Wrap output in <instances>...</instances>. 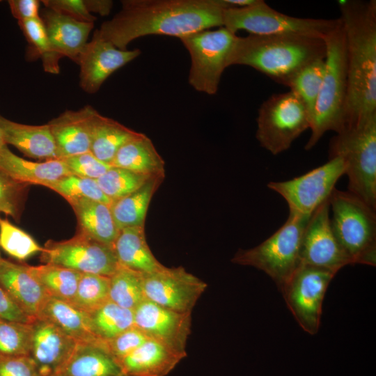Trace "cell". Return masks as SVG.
<instances>
[{
    "label": "cell",
    "instance_id": "cell-1",
    "mask_svg": "<svg viewBox=\"0 0 376 376\" xmlns=\"http://www.w3.org/2000/svg\"><path fill=\"white\" fill-rule=\"evenodd\" d=\"M224 0H123L121 8L95 31L120 49L141 37L161 35L180 38L223 26Z\"/></svg>",
    "mask_w": 376,
    "mask_h": 376
},
{
    "label": "cell",
    "instance_id": "cell-2",
    "mask_svg": "<svg viewBox=\"0 0 376 376\" xmlns=\"http://www.w3.org/2000/svg\"><path fill=\"white\" fill-rule=\"evenodd\" d=\"M338 5L347 58L346 127L376 113V1L345 0Z\"/></svg>",
    "mask_w": 376,
    "mask_h": 376
},
{
    "label": "cell",
    "instance_id": "cell-3",
    "mask_svg": "<svg viewBox=\"0 0 376 376\" xmlns=\"http://www.w3.org/2000/svg\"><path fill=\"white\" fill-rule=\"evenodd\" d=\"M324 38L304 33L249 34L237 36L228 58V66L254 68L274 81L288 86L300 70L324 59Z\"/></svg>",
    "mask_w": 376,
    "mask_h": 376
},
{
    "label": "cell",
    "instance_id": "cell-4",
    "mask_svg": "<svg viewBox=\"0 0 376 376\" xmlns=\"http://www.w3.org/2000/svg\"><path fill=\"white\" fill-rule=\"evenodd\" d=\"M325 74L311 123V136L305 146L312 149L328 131L336 134L345 127L347 70L342 23L324 37Z\"/></svg>",
    "mask_w": 376,
    "mask_h": 376
},
{
    "label": "cell",
    "instance_id": "cell-5",
    "mask_svg": "<svg viewBox=\"0 0 376 376\" xmlns=\"http://www.w3.org/2000/svg\"><path fill=\"white\" fill-rule=\"evenodd\" d=\"M329 148V158L345 164L348 191L376 210V113L345 127Z\"/></svg>",
    "mask_w": 376,
    "mask_h": 376
},
{
    "label": "cell",
    "instance_id": "cell-6",
    "mask_svg": "<svg viewBox=\"0 0 376 376\" xmlns=\"http://www.w3.org/2000/svg\"><path fill=\"white\" fill-rule=\"evenodd\" d=\"M332 230L354 264L376 265V213L349 191L334 189L329 198Z\"/></svg>",
    "mask_w": 376,
    "mask_h": 376
},
{
    "label": "cell",
    "instance_id": "cell-7",
    "mask_svg": "<svg viewBox=\"0 0 376 376\" xmlns=\"http://www.w3.org/2000/svg\"><path fill=\"white\" fill-rule=\"evenodd\" d=\"M310 217L289 212L273 235L253 248L239 249L231 261L264 272L281 290L301 264V242Z\"/></svg>",
    "mask_w": 376,
    "mask_h": 376
},
{
    "label": "cell",
    "instance_id": "cell-8",
    "mask_svg": "<svg viewBox=\"0 0 376 376\" xmlns=\"http://www.w3.org/2000/svg\"><path fill=\"white\" fill-rule=\"evenodd\" d=\"M256 121L258 141L274 155L289 149L311 126L303 101L292 91L274 94L264 101L258 109Z\"/></svg>",
    "mask_w": 376,
    "mask_h": 376
},
{
    "label": "cell",
    "instance_id": "cell-9",
    "mask_svg": "<svg viewBox=\"0 0 376 376\" xmlns=\"http://www.w3.org/2000/svg\"><path fill=\"white\" fill-rule=\"evenodd\" d=\"M237 37L221 26L180 38L191 57L188 82L196 91L207 95L217 93Z\"/></svg>",
    "mask_w": 376,
    "mask_h": 376
},
{
    "label": "cell",
    "instance_id": "cell-10",
    "mask_svg": "<svg viewBox=\"0 0 376 376\" xmlns=\"http://www.w3.org/2000/svg\"><path fill=\"white\" fill-rule=\"evenodd\" d=\"M340 23V18L290 16L274 10L263 0L247 7L226 8L223 14V26L234 33L244 30L253 35L295 33L324 38Z\"/></svg>",
    "mask_w": 376,
    "mask_h": 376
},
{
    "label": "cell",
    "instance_id": "cell-11",
    "mask_svg": "<svg viewBox=\"0 0 376 376\" xmlns=\"http://www.w3.org/2000/svg\"><path fill=\"white\" fill-rule=\"evenodd\" d=\"M335 275L326 269L300 264L280 290L299 325L311 335L318 332L325 292Z\"/></svg>",
    "mask_w": 376,
    "mask_h": 376
},
{
    "label": "cell",
    "instance_id": "cell-12",
    "mask_svg": "<svg viewBox=\"0 0 376 376\" xmlns=\"http://www.w3.org/2000/svg\"><path fill=\"white\" fill-rule=\"evenodd\" d=\"M345 173L340 157L329 161L308 173L286 181L269 182L267 187L286 201L289 212L304 216L312 213L327 200L338 179Z\"/></svg>",
    "mask_w": 376,
    "mask_h": 376
},
{
    "label": "cell",
    "instance_id": "cell-13",
    "mask_svg": "<svg viewBox=\"0 0 376 376\" xmlns=\"http://www.w3.org/2000/svg\"><path fill=\"white\" fill-rule=\"evenodd\" d=\"M44 263L66 267L81 274L110 277L120 267L112 245L76 233L63 241L49 240L41 252Z\"/></svg>",
    "mask_w": 376,
    "mask_h": 376
},
{
    "label": "cell",
    "instance_id": "cell-14",
    "mask_svg": "<svg viewBox=\"0 0 376 376\" xmlns=\"http://www.w3.org/2000/svg\"><path fill=\"white\" fill-rule=\"evenodd\" d=\"M145 298L162 307L180 313H191L207 284L182 267H167L142 274Z\"/></svg>",
    "mask_w": 376,
    "mask_h": 376
},
{
    "label": "cell",
    "instance_id": "cell-15",
    "mask_svg": "<svg viewBox=\"0 0 376 376\" xmlns=\"http://www.w3.org/2000/svg\"><path fill=\"white\" fill-rule=\"evenodd\" d=\"M301 264L337 273L353 263L338 242L331 226L329 198L311 215L304 229L299 252Z\"/></svg>",
    "mask_w": 376,
    "mask_h": 376
},
{
    "label": "cell",
    "instance_id": "cell-16",
    "mask_svg": "<svg viewBox=\"0 0 376 376\" xmlns=\"http://www.w3.org/2000/svg\"><path fill=\"white\" fill-rule=\"evenodd\" d=\"M134 326L148 338L187 356L191 313L177 312L145 299L134 310Z\"/></svg>",
    "mask_w": 376,
    "mask_h": 376
},
{
    "label": "cell",
    "instance_id": "cell-17",
    "mask_svg": "<svg viewBox=\"0 0 376 376\" xmlns=\"http://www.w3.org/2000/svg\"><path fill=\"white\" fill-rule=\"evenodd\" d=\"M140 54L139 49H118L95 31L77 63L80 67V87L86 93H96L109 76Z\"/></svg>",
    "mask_w": 376,
    "mask_h": 376
},
{
    "label": "cell",
    "instance_id": "cell-18",
    "mask_svg": "<svg viewBox=\"0 0 376 376\" xmlns=\"http://www.w3.org/2000/svg\"><path fill=\"white\" fill-rule=\"evenodd\" d=\"M31 325L28 357L40 376H57L78 342L45 318L36 317Z\"/></svg>",
    "mask_w": 376,
    "mask_h": 376
},
{
    "label": "cell",
    "instance_id": "cell-19",
    "mask_svg": "<svg viewBox=\"0 0 376 376\" xmlns=\"http://www.w3.org/2000/svg\"><path fill=\"white\" fill-rule=\"evenodd\" d=\"M96 110L90 105L66 110L47 123L59 159L90 152L92 119Z\"/></svg>",
    "mask_w": 376,
    "mask_h": 376
},
{
    "label": "cell",
    "instance_id": "cell-20",
    "mask_svg": "<svg viewBox=\"0 0 376 376\" xmlns=\"http://www.w3.org/2000/svg\"><path fill=\"white\" fill-rule=\"evenodd\" d=\"M40 17L52 49L77 63L94 23L81 22L45 7Z\"/></svg>",
    "mask_w": 376,
    "mask_h": 376
},
{
    "label": "cell",
    "instance_id": "cell-21",
    "mask_svg": "<svg viewBox=\"0 0 376 376\" xmlns=\"http://www.w3.org/2000/svg\"><path fill=\"white\" fill-rule=\"evenodd\" d=\"M0 285L26 315L32 318L38 317L47 295L29 272L27 265L1 258Z\"/></svg>",
    "mask_w": 376,
    "mask_h": 376
},
{
    "label": "cell",
    "instance_id": "cell-22",
    "mask_svg": "<svg viewBox=\"0 0 376 376\" xmlns=\"http://www.w3.org/2000/svg\"><path fill=\"white\" fill-rule=\"evenodd\" d=\"M186 356L148 338L118 361L125 376H166Z\"/></svg>",
    "mask_w": 376,
    "mask_h": 376
},
{
    "label": "cell",
    "instance_id": "cell-23",
    "mask_svg": "<svg viewBox=\"0 0 376 376\" xmlns=\"http://www.w3.org/2000/svg\"><path fill=\"white\" fill-rule=\"evenodd\" d=\"M0 130L6 144L26 156L38 159H59L48 124L31 125L17 123L0 114Z\"/></svg>",
    "mask_w": 376,
    "mask_h": 376
},
{
    "label": "cell",
    "instance_id": "cell-24",
    "mask_svg": "<svg viewBox=\"0 0 376 376\" xmlns=\"http://www.w3.org/2000/svg\"><path fill=\"white\" fill-rule=\"evenodd\" d=\"M0 170L19 182L44 187L72 175L61 159L42 162L27 160L14 154L7 145L0 150Z\"/></svg>",
    "mask_w": 376,
    "mask_h": 376
},
{
    "label": "cell",
    "instance_id": "cell-25",
    "mask_svg": "<svg viewBox=\"0 0 376 376\" xmlns=\"http://www.w3.org/2000/svg\"><path fill=\"white\" fill-rule=\"evenodd\" d=\"M121 368L104 342L77 343L57 376H121Z\"/></svg>",
    "mask_w": 376,
    "mask_h": 376
},
{
    "label": "cell",
    "instance_id": "cell-26",
    "mask_svg": "<svg viewBox=\"0 0 376 376\" xmlns=\"http://www.w3.org/2000/svg\"><path fill=\"white\" fill-rule=\"evenodd\" d=\"M113 247L120 266L140 274L153 273L165 267L150 251L146 242L144 226L120 230Z\"/></svg>",
    "mask_w": 376,
    "mask_h": 376
},
{
    "label": "cell",
    "instance_id": "cell-27",
    "mask_svg": "<svg viewBox=\"0 0 376 376\" xmlns=\"http://www.w3.org/2000/svg\"><path fill=\"white\" fill-rule=\"evenodd\" d=\"M68 203L77 220V233L113 246L120 230L109 205L87 198L72 200Z\"/></svg>",
    "mask_w": 376,
    "mask_h": 376
},
{
    "label": "cell",
    "instance_id": "cell-28",
    "mask_svg": "<svg viewBox=\"0 0 376 376\" xmlns=\"http://www.w3.org/2000/svg\"><path fill=\"white\" fill-rule=\"evenodd\" d=\"M110 165L150 176L165 177V162L151 139L139 132L117 151Z\"/></svg>",
    "mask_w": 376,
    "mask_h": 376
},
{
    "label": "cell",
    "instance_id": "cell-29",
    "mask_svg": "<svg viewBox=\"0 0 376 376\" xmlns=\"http://www.w3.org/2000/svg\"><path fill=\"white\" fill-rule=\"evenodd\" d=\"M38 317L51 321L78 343L102 341L92 332L88 313L69 301L47 296Z\"/></svg>",
    "mask_w": 376,
    "mask_h": 376
},
{
    "label": "cell",
    "instance_id": "cell-30",
    "mask_svg": "<svg viewBox=\"0 0 376 376\" xmlns=\"http://www.w3.org/2000/svg\"><path fill=\"white\" fill-rule=\"evenodd\" d=\"M164 177L154 176L132 193L113 200L110 210L118 228L144 226L150 201Z\"/></svg>",
    "mask_w": 376,
    "mask_h": 376
},
{
    "label": "cell",
    "instance_id": "cell-31",
    "mask_svg": "<svg viewBox=\"0 0 376 376\" xmlns=\"http://www.w3.org/2000/svg\"><path fill=\"white\" fill-rule=\"evenodd\" d=\"M139 133L96 111L92 119L90 152L110 165L119 148Z\"/></svg>",
    "mask_w": 376,
    "mask_h": 376
},
{
    "label": "cell",
    "instance_id": "cell-32",
    "mask_svg": "<svg viewBox=\"0 0 376 376\" xmlns=\"http://www.w3.org/2000/svg\"><path fill=\"white\" fill-rule=\"evenodd\" d=\"M27 269L47 296L71 302L81 273L48 263L36 266L27 265Z\"/></svg>",
    "mask_w": 376,
    "mask_h": 376
},
{
    "label": "cell",
    "instance_id": "cell-33",
    "mask_svg": "<svg viewBox=\"0 0 376 376\" xmlns=\"http://www.w3.org/2000/svg\"><path fill=\"white\" fill-rule=\"evenodd\" d=\"M88 314L92 332L102 341L111 340L134 326L133 311L110 300Z\"/></svg>",
    "mask_w": 376,
    "mask_h": 376
},
{
    "label": "cell",
    "instance_id": "cell-34",
    "mask_svg": "<svg viewBox=\"0 0 376 376\" xmlns=\"http://www.w3.org/2000/svg\"><path fill=\"white\" fill-rule=\"evenodd\" d=\"M109 299L123 308L133 311L146 299L142 274L120 265L109 277Z\"/></svg>",
    "mask_w": 376,
    "mask_h": 376
},
{
    "label": "cell",
    "instance_id": "cell-35",
    "mask_svg": "<svg viewBox=\"0 0 376 376\" xmlns=\"http://www.w3.org/2000/svg\"><path fill=\"white\" fill-rule=\"evenodd\" d=\"M18 25L27 40L31 56L41 59L43 68L47 72L58 74L59 60L62 57L52 49L40 17L19 21Z\"/></svg>",
    "mask_w": 376,
    "mask_h": 376
},
{
    "label": "cell",
    "instance_id": "cell-36",
    "mask_svg": "<svg viewBox=\"0 0 376 376\" xmlns=\"http://www.w3.org/2000/svg\"><path fill=\"white\" fill-rule=\"evenodd\" d=\"M325 58L317 60L300 70L288 84L303 101L311 123L325 74Z\"/></svg>",
    "mask_w": 376,
    "mask_h": 376
},
{
    "label": "cell",
    "instance_id": "cell-37",
    "mask_svg": "<svg viewBox=\"0 0 376 376\" xmlns=\"http://www.w3.org/2000/svg\"><path fill=\"white\" fill-rule=\"evenodd\" d=\"M154 176L111 166L96 182L111 201L136 191Z\"/></svg>",
    "mask_w": 376,
    "mask_h": 376
},
{
    "label": "cell",
    "instance_id": "cell-38",
    "mask_svg": "<svg viewBox=\"0 0 376 376\" xmlns=\"http://www.w3.org/2000/svg\"><path fill=\"white\" fill-rule=\"evenodd\" d=\"M109 277L95 274H81L70 303L89 313L109 300Z\"/></svg>",
    "mask_w": 376,
    "mask_h": 376
},
{
    "label": "cell",
    "instance_id": "cell-39",
    "mask_svg": "<svg viewBox=\"0 0 376 376\" xmlns=\"http://www.w3.org/2000/svg\"><path fill=\"white\" fill-rule=\"evenodd\" d=\"M0 246L10 256L24 260L42 252L41 247L27 233L0 217Z\"/></svg>",
    "mask_w": 376,
    "mask_h": 376
},
{
    "label": "cell",
    "instance_id": "cell-40",
    "mask_svg": "<svg viewBox=\"0 0 376 376\" xmlns=\"http://www.w3.org/2000/svg\"><path fill=\"white\" fill-rule=\"evenodd\" d=\"M46 187L62 196L68 202L80 198L91 199L108 205L111 202L94 179L69 175L49 184Z\"/></svg>",
    "mask_w": 376,
    "mask_h": 376
},
{
    "label": "cell",
    "instance_id": "cell-41",
    "mask_svg": "<svg viewBox=\"0 0 376 376\" xmlns=\"http://www.w3.org/2000/svg\"><path fill=\"white\" fill-rule=\"evenodd\" d=\"M31 338V325L0 318V355L28 356Z\"/></svg>",
    "mask_w": 376,
    "mask_h": 376
},
{
    "label": "cell",
    "instance_id": "cell-42",
    "mask_svg": "<svg viewBox=\"0 0 376 376\" xmlns=\"http://www.w3.org/2000/svg\"><path fill=\"white\" fill-rule=\"evenodd\" d=\"M27 187L0 170V212L18 221Z\"/></svg>",
    "mask_w": 376,
    "mask_h": 376
},
{
    "label": "cell",
    "instance_id": "cell-43",
    "mask_svg": "<svg viewBox=\"0 0 376 376\" xmlns=\"http://www.w3.org/2000/svg\"><path fill=\"white\" fill-rule=\"evenodd\" d=\"M61 159L72 175L94 180L103 175L111 167V165L98 159L91 152Z\"/></svg>",
    "mask_w": 376,
    "mask_h": 376
},
{
    "label": "cell",
    "instance_id": "cell-44",
    "mask_svg": "<svg viewBox=\"0 0 376 376\" xmlns=\"http://www.w3.org/2000/svg\"><path fill=\"white\" fill-rule=\"evenodd\" d=\"M148 338L134 326L104 341L108 352L118 362L144 343Z\"/></svg>",
    "mask_w": 376,
    "mask_h": 376
},
{
    "label": "cell",
    "instance_id": "cell-45",
    "mask_svg": "<svg viewBox=\"0 0 376 376\" xmlns=\"http://www.w3.org/2000/svg\"><path fill=\"white\" fill-rule=\"evenodd\" d=\"M45 8L52 9L75 19L94 23L96 17L87 10L84 0H42Z\"/></svg>",
    "mask_w": 376,
    "mask_h": 376
},
{
    "label": "cell",
    "instance_id": "cell-46",
    "mask_svg": "<svg viewBox=\"0 0 376 376\" xmlns=\"http://www.w3.org/2000/svg\"><path fill=\"white\" fill-rule=\"evenodd\" d=\"M0 376H40L28 356L0 355Z\"/></svg>",
    "mask_w": 376,
    "mask_h": 376
},
{
    "label": "cell",
    "instance_id": "cell-47",
    "mask_svg": "<svg viewBox=\"0 0 376 376\" xmlns=\"http://www.w3.org/2000/svg\"><path fill=\"white\" fill-rule=\"evenodd\" d=\"M0 318L23 323H29L34 319L21 310L10 299L1 285Z\"/></svg>",
    "mask_w": 376,
    "mask_h": 376
},
{
    "label": "cell",
    "instance_id": "cell-48",
    "mask_svg": "<svg viewBox=\"0 0 376 376\" xmlns=\"http://www.w3.org/2000/svg\"><path fill=\"white\" fill-rule=\"evenodd\" d=\"M8 3L13 16L18 22L40 17V1L9 0Z\"/></svg>",
    "mask_w": 376,
    "mask_h": 376
},
{
    "label": "cell",
    "instance_id": "cell-49",
    "mask_svg": "<svg viewBox=\"0 0 376 376\" xmlns=\"http://www.w3.org/2000/svg\"><path fill=\"white\" fill-rule=\"evenodd\" d=\"M87 10L101 16L108 15L112 8L113 1L110 0H84Z\"/></svg>",
    "mask_w": 376,
    "mask_h": 376
},
{
    "label": "cell",
    "instance_id": "cell-50",
    "mask_svg": "<svg viewBox=\"0 0 376 376\" xmlns=\"http://www.w3.org/2000/svg\"><path fill=\"white\" fill-rule=\"evenodd\" d=\"M259 0H224L229 8H244L252 6Z\"/></svg>",
    "mask_w": 376,
    "mask_h": 376
},
{
    "label": "cell",
    "instance_id": "cell-51",
    "mask_svg": "<svg viewBox=\"0 0 376 376\" xmlns=\"http://www.w3.org/2000/svg\"><path fill=\"white\" fill-rule=\"evenodd\" d=\"M6 145L5 141H4V139H3V135H2V133H1V131L0 130V150H1V148L5 146Z\"/></svg>",
    "mask_w": 376,
    "mask_h": 376
},
{
    "label": "cell",
    "instance_id": "cell-52",
    "mask_svg": "<svg viewBox=\"0 0 376 376\" xmlns=\"http://www.w3.org/2000/svg\"><path fill=\"white\" fill-rule=\"evenodd\" d=\"M1 258V254H0V258Z\"/></svg>",
    "mask_w": 376,
    "mask_h": 376
},
{
    "label": "cell",
    "instance_id": "cell-53",
    "mask_svg": "<svg viewBox=\"0 0 376 376\" xmlns=\"http://www.w3.org/2000/svg\"><path fill=\"white\" fill-rule=\"evenodd\" d=\"M121 376H125V375H121Z\"/></svg>",
    "mask_w": 376,
    "mask_h": 376
}]
</instances>
